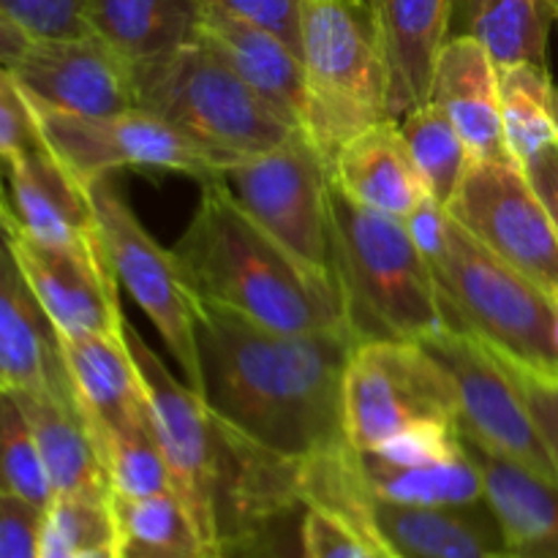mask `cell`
I'll list each match as a JSON object with an SVG mask.
<instances>
[{"label": "cell", "instance_id": "obj_1", "mask_svg": "<svg viewBox=\"0 0 558 558\" xmlns=\"http://www.w3.org/2000/svg\"><path fill=\"white\" fill-rule=\"evenodd\" d=\"M196 347L202 398L245 439L294 461L343 439L341 387L354 336L278 332L199 300Z\"/></svg>", "mask_w": 558, "mask_h": 558}, {"label": "cell", "instance_id": "obj_2", "mask_svg": "<svg viewBox=\"0 0 558 558\" xmlns=\"http://www.w3.org/2000/svg\"><path fill=\"white\" fill-rule=\"evenodd\" d=\"M172 256L199 300L278 332L352 336L336 281L294 259L216 180L202 183L199 207Z\"/></svg>", "mask_w": 558, "mask_h": 558}, {"label": "cell", "instance_id": "obj_3", "mask_svg": "<svg viewBox=\"0 0 558 558\" xmlns=\"http://www.w3.org/2000/svg\"><path fill=\"white\" fill-rule=\"evenodd\" d=\"M332 276L357 343H423L447 330L434 270L407 221L349 199L330 183Z\"/></svg>", "mask_w": 558, "mask_h": 558}, {"label": "cell", "instance_id": "obj_4", "mask_svg": "<svg viewBox=\"0 0 558 558\" xmlns=\"http://www.w3.org/2000/svg\"><path fill=\"white\" fill-rule=\"evenodd\" d=\"M300 60L303 136L332 169L349 142L390 120L371 0H300Z\"/></svg>", "mask_w": 558, "mask_h": 558}, {"label": "cell", "instance_id": "obj_5", "mask_svg": "<svg viewBox=\"0 0 558 558\" xmlns=\"http://www.w3.org/2000/svg\"><path fill=\"white\" fill-rule=\"evenodd\" d=\"M134 87L136 107L172 125L221 167L303 134L202 41L134 65Z\"/></svg>", "mask_w": 558, "mask_h": 558}, {"label": "cell", "instance_id": "obj_6", "mask_svg": "<svg viewBox=\"0 0 558 558\" xmlns=\"http://www.w3.org/2000/svg\"><path fill=\"white\" fill-rule=\"evenodd\" d=\"M447 330L480 338L512 363L558 371V305L548 292L490 254L450 216L434 267Z\"/></svg>", "mask_w": 558, "mask_h": 558}, {"label": "cell", "instance_id": "obj_7", "mask_svg": "<svg viewBox=\"0 0 558 558\" xmlns=\"http://www.w3.org/2000/svg\"><path fill=\"white\" fill-rule=\"evenodd\" d=\"M210 180L294 259L336 281L330 240L332 169L303 134L272 150L234 158Z\"/></svg>", "mask_w": 558, "mask_h": 558}, {"label": "cell", "instance_id": "obj_8", "mask_svg": "<svg viewBox=\"0 0 558 558\" xmlns=\"http://www.w3.org/2000/svg\"><path fill=\"white\" fill-rule=\"evenodd\" d=\"M343 439L371 452L420 423L458 425L447 371L420 343H357L343 371Z\"/></svg>", "mask_w": 558, "mask_h": 558}, {"label": "cell", "instance_id": "obj_9", "mask_svg": "<svg viewBox=\"0 0 558 558\" xmlns=\"http://www.w3.org/2000/svg\"><path fill=\"white\" fill-rule=\"evenodd\" d=\"M87 194L96 213L98 238L109 270L118 283L129 289L131 300L156 327L185 385L202 396L199 347H196L199 298L185 281L172 251H163L147 234L109 174L87 183Z\"/></svg>", "mask_w": 558, "mask_h": 558}, {"label": "cell", "instance_id": "obj_10", "mask_svg": "<svg viewBox=\"0 0 558 558\" xmlns=\"http://www.w3.org/2000/svg\"><path fill=\"white\" fill-rule=\"evenodd\" d=\"M31 104L52 156L85 189L118 169L180 172L199 183L216 178L221 169L210 153L140 107L118 114H74L33 98Z\"/></svg>", "mask_w": 558, "mask_h": 558}, {"label": "cell", "instance_id": "obj_11", "mask_svg": "<svg viewBox=\"0 0 558 558\" xmlns=\"http://www.w3.org/2000/svg\"><path fill=\"white\" fill-rule=\"evenodd\" d=\"M447 213L490 254L558 300V229L515 158L474 161Z\"/></svg>", "mask_w": 558, "mask_h": 558}, {"label": "cell", "instance_id": "obj_12", "mask_svg": "<svg viewBox=\"0 0 558 558\" xmlns=\"http://www.w3.org/2000/svg\"><path fill=\"white\" fill-rule=\"evenodd\" d=\"M420 347L450 376L463 439L558 485V472L529 414L526 398L499 354L480 338L456 330L436 332Z\"/></svg>", "mask_w": 558, "mask_h": 558}, {"label": "cell", "instance_id": "obj_13", "mask_svg": "<svg viewBox=\"0 0 558 558\" xmlns=\"http://www.w3.org/2000/svg\"><path fill=\"white\" fill-rule=\"evenodd\" d=\"M125 341L136 360L147 401H150L153 434L172 477V494L183 505L196 534L210 550H221V529L216 512L218 420L205 398L169 374L163 360L145 338L125 322Z\"/></svg>", "mask_w": 558, "mask_h": 558}, {"label": "cell", "instance_id": "obj_14", "mask_svg": "<svg viewBox=\"0 0 558 558\" xmlns=\"http://www.w3.org/2000/svg\"><path fill=\"white\" fill-rule=\"evenodd\" d=\"M27 98L74 114H118L136 109L134 65L96 33L33 38L11 65Z\"/></svg>", "mask_w": 558, "mask_h": 558}, {"label": "cell", "instance_id": "obj_15", "mask_svg": "<svg viewBox=\"0 0 558 558\" xmlns=\"http://www.w3.org/2000/svg\"><path fill=\"white\" fill-rule=\"evenodd\" d=\"M0 218L36 243L104 254L90 194L49 147L0 163Z\"/></svg>", "mask_w": 558, "mask_h": 558}, {"label": "cell", "instance_id": "obj_16", "mask_svg": "<svg viewBox=\"0 0 558 558\" xmlns=\"http://www.w3.org/2000/svg\"><path fill=\"white\" fill-rule=\"evenodd\" d=\"M9 234L33 292L60 336H123L118 278L109 270L107 254L54 248L11 227Z\"/></svg>", "mask_w": 558, "mask_h": 558}, {"label": "cell", "instance_id": "obj_17", "mask_svg": "<svg viewBox=\"0 0 558 558\" xmlns=\"http://www.w3.org/2000/svg\"><path fill=\"white\" fill-rule=\"evenodd\" d=\"M327 512L347 521L387 558H494L501 545L466 510L381 501L363 483L336 496Z\"/></svg>", "mask_w": 558, "mask_h": 558}, {"label": "cell", "instance_id": "obj_18", "mask_svg": "<svg viewBox=\"0 0 558 558\" xmlns=\"http://www.w3.org/2000/svg\"><path fill=\"white\" fill-rule=\"evenodd\" d=\"M0 390L74 398L58 327L33 292L0 218Z\"/></svg>", "mask_w": 558, "mask_h": 558}, {"label": "cell", "instance_id": "obj_19", "mask_svg": "<svg viewBox=\"0 0 558 558\" xmlns=\"http://www.w3.org/2000/svg\"><path fill=\"white\" fill-rule=\"evenodd\" d=\"M60 341L74 401L101 458L118 434L153 428L150 401L125 330L123 336H60Z\"/></svg>", "mask_w": 558, "mask_h": 558}, {"label": "cell", "instance_id": "obj_20", "mask_svg": "<svg viewBox=\"0 0 558 558\" xmlns=\"http://www.w3.org/2000/svg\"><path fill=\"white\" fill-rule=\"evenodd\" d=\"M387 71L390 120L430 101L436 60L452 36L456 0H371Z\"/></svg>", "mask_w": 558, "mask_h": 558}, {"label": "cell", "instance_id": "obj_21", "mask_svg": "<svg viewBox=\"0 0 558 558\" xmlns=\"http://www.w3.org/2000/svg\"><path fill=\"white\" fill-rule=\"evenodd\" d=\"M196 41L210 47L283 120L303 131L305 74L300 54L267 27L202 5Z\"/></svg>", "mask_w": 558, "mask_h": 558}, {"label": "cell", "instance_id": "obj_22", "mask_svg": "<svg viewBox=\"0 0 558 558\" xmlns=\"http://www.w3.org/2000/svg\"><path fill=\"white\" fill-rule=\"evenodd\" d=\"M430 101L450 114L472 163L510 156L501 123L499 69L483 44L469 36H450L436 60Z\"/></svg>", "mask_w": 558, "mask_h": 558}, {"label": "cell", "instance_id": "obj_23", "mask_svg": "<svg viewBox=\"0 0 558 558\" xmlns=\"http://www.w3.org/2000/svg\"><path fill=\"white\" fill-rule=\"evenodd\" d=\"M483 477L485 505L507 554L558 558V485L505 456L463 439Z\"/></svg>", "mask_w": 558, "mask_h": 558}, {"label": "cell", "instance_id": "obj_24", "mask_svg": "<svg viewBox=\"0 0 558 558\" xmlns=\"http://www.w3.org/2000/svg\"><path fill=\"white\" fill-rule=\"evenodd\" d=\"M41 450L54 499L109 501L107 466L74 398L52 392H14Z\"/></svg>", "mask_w": 558, "mask_h": 558}, {"label": "cell", "instance_id": "obj_25", "mask_svg": "<svg viewBox=\"0 0 558 558\" xmlns=\"http://www.w3.org/2000/svg\"><path fill=\"white\" fill-rule=\"evenodd\" d=\"M332 183L357 205L403 221L428 196L396 120H385L349 142L332 161Z\"/></svg>", "mask_w": 558, "mask_h": 558}, {"label": "cell", "instance_id": "obj_26", "mask_svg": "<svg viewBox=\"0 0 558 558\" xmlns=\"http://www.w3.org/2000/svg\"><path fill=\"white\" fill-rule=\"evenodd\" d=\"M199 20V0H85L87 31L131 65L196 41Z\"/></svg>", "mask_w": 558, "mask_h": 558}, {"label": "cell", "instance_id": "obj_27", "mask_svg": "<svg viewBox=\"0 0 558 558\" xmlns=\"http://www.w3.org/2000/svg\"><path fill=\"white\" fill-rule=\"evenodd\" d=\"M558 0H456L452 36H469L488 49L496 69L545 65Z\"/></svg>", "mask_w": 558, "mask_h": 558}, {"label": "cell", "instance_id": "obj_28", "mask_svg": "<svg viewBox=\"0 0 558 558\" xmlns=\"http://www.w3.org/2000/svg\"><path fill=\"white\" fill-rule=\"evenodd\" d=\"M354 466L365 490L381 501L452 507V510H472V507L485 505L483 477L469 450H463V456L452 461L428 463V466H396V463L381 461L374 452L354 450Z\"/></svg>", "mask_w": 558, "mask_h": 558}, {"label": "cell", "instance_id": "obj_29", "mask_svg": "<svg viewBox=\"0 0 558 558\" xmlns=\"http://www.w3.org/2000/svg\"><path fill=\"white\" fill-rule=\"evenodd\" d=\"M118 529L120 558H216L196 534L178 496H147V499H109Z\"/></svg>", "mask_w": 558, "mask_h": 558}, {"label": "cell", "instance_id": "obj_30", "mask_svg": "<svg viewBox=\"0 0 558 558\" xmlns=\"http://www.w3.org/2000/svg\"><path fill=\"white\" fill-rule=\"evenodd\" d=\"M499 90L507 150L521 167L558 145V93L545 65L499 69Z\"/></svg>", "mask_w": 558, "mask_h": 558}, {"label": "cell", "instance_id": "obj_31", "mask_svg": "<svg viewBox=\"0 0 558 558\" xmlns=\"http://www.w3.org/2000/svg\"><path fill=\"white\" fill-rule=\"evenodd\" d=\"M396 123L428 194L447 207L472 167V156L456 123L436 101L420 104Z\"/></svg>", "mask_w": 558, "mask_h": 558}, {"label": "cell", "instance_id": "obj_32", "mask_svg": "<svg viewBox=\"0 0 558 558\" xmlns=\"http://www.w3.org/2000/svg\"><path fill=\"white\" fill-rule=\"evenodd\" d=\"M0 494L47 512L54 501L52 483L31 423L14 392L0 390Z\"/></svg>", "mask_w": 558, "mask_h": 558}, {"label": "cell", "instance_id": "obj_33", "mask_svg": "<svg viewBox=\"0 0 558 558\" xmlns=\"http://www.w3.org/2000/svg\"><path fill=\"white\" fill-rule=\"evenodd\" d=\"M104 466H107L112 496L147 499L172 490V477L153 428H136L109 439L104 450Z\"/></svg>", "mask_w": 558, "mask_h": 558}, {"label": "cell", "instance_id": "obj_34", "mask_svg": "<svg viewBox=\"0 0 558 558\" xmlns=\"http://www.w3.org/2000/svg\"><path fill=\"white\" fill-rule=\"evenodd\" d=\"M44 147L47 142L38 129L31 98L14 80L9 65L0 63V163Z\"/></svg>", "mask_w": 558, "mask_h": 558}, {"label": "cell", "instance_id": "obj_35", "mask_svg": "<svg viewBox=\"0 0 558 558\" xmlns=\"http://www.w3.org/2000/svg\"><path fill=\"white\" fill-rule=\"evenodd\" d=\"M300 539H303L305 558H387L347 521L319 507L303 510Z\"/></svg>", "mask_w": 558, "mask_h": 558}, {"label": "cell", "instance_id": "obj_36", "mask_svg": "<svg viewBox=\"0 0 558 558\" xmlns=\"http://www.w3.org/2000/svg\"><path fill=\"white\" fill-rule=\"evenodd\" d=\"M501 363L510 368L512 379L521 387L529 414H532L534 425H537L539 439H543L545 450H548L550 461H554L558 472V371L532 368V365L512 363L507 357H501Z\"/></svg>", "mask_w": 558, "mask_h": 558}, {"label": "cell", "instance_id": "obj_37", "mask_svg": "<svg viewBox=\"0 0 558 558\" xmlns=\"http://www.w3.org/2000/svg\"><path fill=\"white\" fill-rule=\"evenodd\" d=\"M33 38L82 36L87 31L85 0H0Z\"/></svg>", "mask_w": 558, "mask_h": 558}, {"label": "cell", "instance_id": "obj_38", "mask_svg": "<svg viewBox=\"0 0 558 558\" xmlns=\"http://www.w3.org/2000/svg\"><path fill=\"white\" fill-rule=\"evenodd\" d=\"M44 515L38 507L0 494V558H41Z\"/></svg>", "mask_w": 558, "mask_h": 558}, {"label": "cell", "instance_id": "obj_39", "mask_svg": "<svg viewBox=\"0 0 558 558\" xmlns=\"http://www.w3.org/2000/svg\"><path fill=\"white\" fill-rule=\"evenodd\" d=\"M281 36L300 54V0H199Z\"/></svg>", "mask_w": 558, "mask_h": 558}, {"label": "cell", "instance_id": "obj_40", "mask_svg": "<svg viewBox=\"0 0 558 558\" xmlns=\"http://www.w3.org/2000/svg\"><path fill=\"white\" fill-rule=\"evenodd\" d=\"M294 510L283 512V515L272 518V521L262 523L254 532L243 534V537L223 543V556L227 558H305L303 539H300V529L294 537H289L287 523Z\"/></svg>", "mask_w": 558, "mask_h": 558}, {"label": "cell", "instance_id": "obj_41", "mask_svg": "<svg viewBox=\"0 0 558 558\" xmlns=\"http://www.w3.org/2000/svg\"><path fill=\"white\" fill-rule=\"evenodd\" d=\"M523 169H526L529 180L537 189L539 199L545 202V207H548L550 218H554L558 229V145L534 156L532 161L523 163Z\"/></svg>", "mask_w": 558, "mask_h": 558}, {"label": "cell", "instance_id": "obj_42", "mask_svg": "<svg viewBox=\"0 0 558 558\" xmlns=\"http://www.w3.org/2000/svg\"><path fill=\"white\" fill-rule=\"evenodd\" d=\"M33 44V36L9 14L5 9H0V63L14 65L22 54L27 52V47Z\"/></svg>", "mask_w": 558, "mask_h": 558}, {"label": "cell", "instance_id": "obj_43", "mask_svg": "<svg viewBox=\"0 0 558 558\" xmlns=\"http://www.w3.org/2000/svg\"><path fill=\"white\" fill-rule=\"evenodd\" d=\"M76 558H120L118 556V545H104V548H93L80 554Z\"/></svg>", "mask_w": 558, "mask_h": 558}, {"label": "cell", "instance_id": "obj_44", "mask_svg": "<svg viewBox=\"0 0 558 558\" xmlns=\"http://www.w3.org/2000/svg\"><path fill=\"white\" fill-rule=\"evenodd\" d=\"M216 558H227V556H223V548H221V550H218V554H216Z\"/></svg>", "mask_w": 558, "mask_h": 558}]
</instances>
